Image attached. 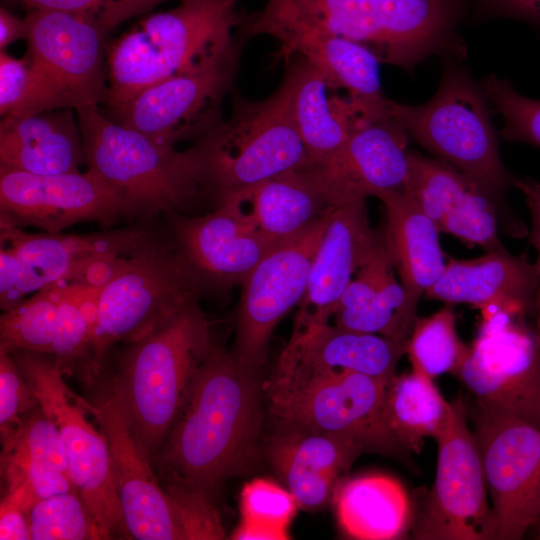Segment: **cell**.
<instances>
[{"instance_id": "4fadbf2b", "label": "cell", "mask_w": 540, "mask_h": 540, "mask_svg": "<svg viewBox=\"0 0 540 540\" xmlns=\"http://www.w3.org/2000/svg\"><path fill=\"white\" fill-rule=\"evenodd\" d=\"M245 38L241 34L230 45L144 89L116 114V122L167 146L202 137L220 123L221 100L234 79Z\"/></svg>"}, {"instance_id": "1f68e13d", "label": "cell", "mask_w": 540, "mask_h": 540, "mask_svg": "<svg viewBox=\"0 0 540 540\" xmlns=\"http://www.w3.org/2000/svg\"><path fill=\"white\" fill-rule=\"evenodd\" d=\"M384 245L357 271L332 314L334 325L406 342L413 325L404 289Z\"/></svg>"}, {"instance_id": "7402d4cb", "label": "cell", "mask_w": 540, "mask_h": 540, "mask_svg": "<svg viewBox=\"0 0 540 540\" xmlns=\"http://www.w3.org/2000/svg\"><path fill=\"white\" fill-rule=\"evenodd\" d=\"M384 243V232L370 225L365 200L332 207L293 328L329 322L353 275Z\"/></svg>"}, {"instance_id": "f907efd6", "label": "cell", "mask_w": 540, "mask_h": 540, "mask_svg": "<svg viewBox=\"0 0 540 540\" xmlns=\"http://www.w3.org/2000/svg\"><path fill=\"white\" fill-rule=\"evenodd\" d=\"M514 186L522 192L530 210V242L538 252L535 266L540 279V181L532 178L515 179Z\"/></svg>"}, {"instance_id": "681fc988", "label": "cell", "mask_w": 540, "mask_h": 540, "mask_svg": "<svg viewBox=\"0 0 540 540\" xmlns=\"http://www.w3.org/2000/svg\"><path fill=\"white\" fill-rule=\"evenodd\" d=\"M0 539H31L27 513L4 497L0 503Z\"/></svg>"}, {"instance_id": "f35d334b", "label": "cell", "mask_w": 540, "mask_h": 540, "mask_svg": "<svg viewBox=\"0 0 540 540\" xmlns=\"http://www.w3.org/2000/svg\"><path fill=\"white\" fill-rule=\"evenodd\" d=\"M31 539H102L96 520L76 490L46 497L27 513Z\"/></svg>"}, {"instance_id": "7a4b0ae2", "label": "cell", "mask_w": 540, "mask_h": 540, "mask_svg": "<svg viewBox=\"0 0 540 540\" xmlns=\"http://www.w3.org/2000/svg\"><path fill=\"white\" fill-rule=\"evenodd\" d=\"M461 0H266L242 27L246 37L296 29L358 42L381 63L406 70L440 53L459 54Z\"/></svg>"}, {"instance_id": "9a60e30c", "label": "cell", "mask_w": 540, "mask_h": 540, "mask_svg": "<svg viewBox=\"0 0 540 540\" xmlns=\"http://www.w3.org/2000/svg\"><path fill=\"white\" fill-rule=\"evenodd\" d=\"M473 416L496 539H521L539 517L540 427L477 408Z\"/></svg>"}, {"instance_id": "d590c367", "label": "cell", "mask_w": 540, "mask_h": 540, "mask_svg": "<svg viewBox=\"0 0 540 540\" xmlns=\"http://www.w3.org/2000/svg\"><path fill=\"white\" fill-rule=\"evenodd\" d=\"M63 284L49 285L2 311L0 349L9 353L28 351L51 355Z\"/></svg>"}, {"instance_id": "277c9868", "label": "cell", "mask_w": 540, "mask_h": 540, "mask_svg": "<svg viewBox=\"0 0 540 540\" xmlns=\"http://www.w3.org/2000/svg\"><path fill=\"white\" fill-rule=\"evenodd\" d=\"M88 169L134 202L142 214H176L211 196L200 139L186 150L156 142L103 115L76 110Z\"/></svg>"}, {"instance_id": "ac0fdd59", "label": "cell", "mask_w": 540, "mask_h": 540, "mask_svg": "<svg viewBox=\"0 0 540 540\" xmlns=\"http://www.w3.org/2000/svg\"><path fill=\"white\" fill-rule=\"evenodd\" d=\"M405 353L404 341L329 322L293 328L287 346L263 381L265 400L292 394L345 371L390 381Z\"/></svg>"}, {"instance_id": "e0dca14e", "label": "cell", "mask_w": 540, "mask_h": 540, "mask_svg": "<svg viewBox=\"0 0 540 540\" xmlns=\"http://www.w3.org/2000/svg\"><path fill=\"white\" fill-rule=\"evenodd\" d=\"M387 380L345 371L317 380L292 394L267 400L280 426L336 435L362 452H404L383 418Z\"/></svg>"}, {"instance_id": "ffe728a7", "label": "cell", "mask_w": 540, "mask_h": 540, "mask_svg": "<svg viewBox=\"0 0 540 540\" xmlns=\"http://www.w3.org/2000/svg\"><path fill=\"white\" fill-rule=\"evenodd\" d=\"M0 230L1 240L13 246L20 262L18 294L22 301L58 282L92 284L105 262L132 256L160 240L150 231L134 227L92 234Z\"/></svg>"}, {"instance_id": "7bdbcfd3", "label": "cell", "mask_w": 540, "mask_h": 540, "mask_svg": "<svg viewBox=\"0 0 540 540\" xmlns=\"http://www.w3.org/2000/svg\"><path fill=\"white\" fill-rule=\"evenodd\" d=\"M173 508L182 540H217L226 534L213 501L184 485L162 484Z\"/></svg>"}, {"instance_id": "9c48e42d", "label": "cell", "mask_w": 540, "mask_h": 540, "mask_svg": "<svg viewBox=\"0 0 540 540\" xmlns=\"http://www.w3.org/2000/svg\"><path fill=\"white\" fill-rule=\"evenodd\" d=\"M27 58L43 111L98 106L108 99L107 37L115 28L88 14L33 9L24 18Z\"/></svg>"}, {"instance_id": "f5cc1de1", "label": "cell", "mask_w": 540, "mask_h": 540, "mask_svg": "<svg viewBox=\"0 0 540 540\" xmlns=\"http://www.w3.org/2000/svg\"><path fill=\"white\" fill-rule=\"evenodd\" d=\"M534 313H535V316H536V331H537V334H538V336L540 338V292H539V295L537 297Z\"/></svg>"}, {"instance_id": "8fae6325", "label": "cell", "mask_w": 540, "mask_h": 540, "mask_svg": "<svg viewBox=\"0 0 540 540\" xmlns=\"http://www.w3.org/2000/svg\"><path fill=\"white\" fill-rule=\"evenodd\" d=\"M477 337L453 374L477 409L524 419L540 427V338L524 315L482 310Z\"/></svg>"}, {"instance_id": "52a82bcc", "label": "cell", "mask_w": 540, "mask_h": 540, "mask_svg": "<svg viewBox=\"0 0 540 540\" xmlns=\"http://www.w3.org/2000/svg\"><path fill=\"white\" fill-rule=\"evenodd\" d=\"M204 285L175 243L158 240L126 258L99 292L93 334L96 371L115 344L138 341L198 304Z\"/></svg>"}, {"instance_id": "30bf717a", "label": "cell", "mask_w": 540, "mask_h": 540, "mask_svg": "<svg viewBox=\"0 0 540 540\" xmlns=\"http://www.w3.org/2000/svg\"><path fill=\"white\" fill-rule=\"evenodd\" d=\"M43 412L56 425L70 479L96 520L102 539L130 538L114 486L106 436L85 417L83 399L66 385L52 355L11 353Z\"/></svg>"}, {"instance_id": "836d02e7", "label": "cell", "mask_w": 540, "mask_h": 540, "mask_svg": "<svg viewBox=\"0 0 540 540\" xmlns=\"http://www.w3.org/2000/svg\"><path fill=\"white\" fill-rule=\"evenodd\" d=\"M451 403L447 402L433 379L412 368L410 373L394 375L386 387L383 402L385 424L404 452L419 453L424 439L443 430Z\"/></svg>"}, {"instance_id": "816d5d0a", "label": "cell", "mask_w": 540, "mask_h": 540, "mask_svg": "<svg viewBox=\"0 0 540 540\" xmlns=\"http://www.w3.org/2000/svg\"><path fill=\"white\" fill-rule=\"evenodd\" d=\"M26 25L24 19H20L6 8L0 9V48L15 42L18 39H25Z\"/></svg>"}, {"instance_id": "5b68a950", "label": "cell", "mask_w": 540, "mask_h": 540, "mask_svg": "<svg viewBox=\"0 0 540 540\" xmlns=\"http://www.w3.org/2000/svg\"><path fill=\"white\" fill-rule=\"evenodd\" d=\"M240 0H181L106 45L107 105L116 115L144 89L230 45Z\"/></svg>"}, {"instance_id": "d6986e66", "label": "cell", "mask_w": 540, "mask_h": 540, "mask_svg": "<svg viewBox=\"0 0 540 540\" xmlns=\"http://www.w3.org/2000/svg\"><path fill=\"white\" fill-rule=\"evenodd\" d=\"M409 139L389 114L366 123L339 150L301 170L333 207L402 191L409 175Z\"/></svg>"}, {"instance_id": "e575fe53", "label": "cell", "mask_w": 540, "mask_h": 540, "mask_svg": "<svg viewBox=\"0 0 540 540\" xmlns=\"http://www.w3.org/2000/svg\"><path fill=\"white\" fill-rule=\"evenodd\" d=\"M100 289L81 282H64L51 353L63 373L78 370L87 381L98 375L92 342Z\"/></svg>"}, {"instance_id": "83f0119b", "label": "cell", "mask_w": 540, "mask_h": 540, "mask_svg": "<svg viewBox=\"0 0 540 540\" xmlns=\"http://www.w3.org/2000/svg\"><path fill=\"white\" fill-rule=\"evenodd\" d=\"M217 206L230 209L273 245L298 236L333 207L301 169L232 194Z\"/></svg>"}, {"instance_id": "ab89813d", "label": "cell", "mask_w": 540, "mask_h": 540, "mask_svg": "<svg viewBox=\"0 0 540 540\" xmlns=\"http://www.w3.org/2000/svg\"><path fill=\"white\" fill-rule=\"evenodd\" d=\"M0 468L5 486L2 497L26 513L46 497L76 490L68 475L27 457L1 453Z\"/></svg>"}, {"instance_id": "7c38bea8", "label": "cell", "mask_w": 540, "mask_h": 540, "mask_svg": "<svg viewBox=\"0 0 540 540\" xmlns=\"http://www.w3.org/2000/svg\"><path fill=\"white\" fill-rule=\"evenodd\" d=\"M448 420L436 437L434 483L412 523L413 538L423 540L496 539V525L481 457L461 398L450 402Z\"/></svg>"}, {"instance_id": "2e32d148", "label": "cell", "mask_w": 540, "mask_h": 540, "mask_svg": "<svg viewBox=\"0 0 540 540\" xmlns=\"http://www.w3.org/2000/svg\"><path fill=\"white\" fill-rule=\"evenodd\" d=\"M329 211L298 236L273 246L241 284L232 354L253 372L265 364L277 324L306 293Z\"/></svg>"}, {"instance_id": "f6af8a7d", "label": "cell", "mask_w": 540, "mask_h": 540, "mask_svg": "<svg viewBox=\"0 0 540 540\" xmlns=\"http://www.w3.org/2000/svg\"><path fill=\"white\" fill-rule=\"evenodd\" d=\"M39 406L38 399L11 353L0 349L1 442L20 426L23 417Z\"/></svg>"}, {"instance_id": "5bb4252c", "label": "cell", "mask_w": 540, "mask_h": 540, "mask_svg": "<svg viewBox=\"0 0 540 540\" xmlns=\"http://www.w3.org/2000/svg\"><path fill=\"white\" fill-rule=\"evenodd\" d=\"M140 215L127 196L88 169L36 175L0 166V227L56 234L80 222L109 226Z\"/></svg>"}, {"instance_id": "d6a6232c", "label": "cell", "mask_w": 540, "mask_h": 540, "mask_svg": "<svg viewBox=\"0 0 540 540\" xmlns=\"http://www.w3.org/2000/svg\"><path fill=\"white\" fill-rule=\"evenodd\" d=\"M332 499L338 524L350 538L399 539L412 527L409 496L390 476L367 474L340 481Z\"/></svg>"}, {"instance_id": "603a6c76", "label": "cell", "mask_w": 540, "mask_h": 540, "mask_svg": "<svg viewBox=\"0 0 540 540\" xmlns=\"http://www.w3.org/2000/svg\"><path fill=\"white\" fill-rule=\"evenodd\" d=\"M404 191L439 232L485 251L505 248L498 235L495 199L478 182L447 163L410 151Z\"/></svg>"}, {"instance_id": "bcb514c9", "label": "cell", "mask_w": 540, "mask_h": 540, "mask_svg": "<svg viewBox=\"0 0 540 540\" xmlns=\"http://www.w3.org/2000/svg\"><path fill=\"white\" fill-rule=\"evenodd\" d=\"M33 9H46L99 17L114 27L167 0H14Z\"/></svg>"}, {"instance_id": "7dc6e473", "label": "cell", "mask_w": 540, "mask_h": 540, "mask_svg": "<svg viewBox=\"0 0 540 540\" xmlns=\"http://www.w3.org/2000/svg\"><path fill=\"white\" fill-rule=\"evenodd\" d=\"M20 262L13 246L1 240L0 248V307L9 310L22 300L18 294Z\"/></svg>"}, {"instance_id": "ba28073f", "label": "cell", "mask_w": 540, "mask_h": 540, "mask_svg": "<svg viewBox=\"0 0 540 540\" xmlns=\"http://www.w3.org/2000/svg\"><path fill=\"white\" fill-rule=\"evenodd\" d=\"M200 140L216 205L232 194L301 169L309 162L280 87L263 100L236 99L231 117Z\"/></svg>"}, {"instance_id": "3957f363", "label": "cell", "mask_w": 540, "mask_h": 540, "mask_svg": "<svg viewBox=\"0 0 540 540\" xmlns=\"http://www.w3.org/2000/svg\"><path fill=\"white\" fill-rule=\"evenodd\" d=\"M127 345L111 387L153 466L214 344L209 323L196 304Z\"/></svg>"}, {"instance_id": "484cf974", "label": "cell", "mask_w": 540, "mask_h": 540, "mask_svg": "<svg viewBox=\"0 0 540 540\" xmlns=\"http://www.w3.org/2000/svg\"><path fill=\"white\" fill-rule=\"evenodd\" d=\"M540 292L535 264L505 248L472 259L449 258L440 279L424 294L445 304L499 308L525 315L534 312Z\"/></svg>"}, {"instance_id": "db71d44e", "label": "cell", "mask_w": 540, "mask_h": 540, "mask_svg": "<svg viewBox=\"0 0 540 540\" xmlns=\"http://www.w3.org/2000/svg\"><path fill=\"white\" fill-rule=\"evenodd\" d=\"M536 525L539 527L540 530V487H539V517Z\"/></svg>"}, {"instance_id": "4316f807", "label": "cell", "mask_w": 540, "mask_h": 540, "mask_svg": "<svg viewBox=\"0 0 540 540\" xmlns=\"http://www.w3.org/2000/svg\"><path fill=\"white\" fill-rule=\"evenodd\" d=\"M362 453L342 437L286 426H280L266 447L270 466L306 510L333 498L343 474Z\"/></svg>"}, {"instance_id": "c3c4849f", "label": "cell", "mask_w": 540, "mask_h": 540, "mask_svg": "<svg viewBox=\"0 0 540 540\" xmlns=\"http://www.w3.org/2000/svg\"><path fill=\"white\" fill-rule=\"evenodd\" d=\"M488 11L540 27V0H483Z\"/></svg>"}, {"instance_id": "d4e9b609", "label": "cell", "mask_w": 540, "mask_h": 540, "mask_svg": "<svg viewBox=\"0 0 540 540\" xmlns=\"http://www.w3.org/2000/svg\"><path fill=\"white\" fill-rule=\"evenodd\" d=\"M175 245L204 284H242L275 245L225 206L202 216L170 214Z\"/></svg>"}, {"instance_id": "8992f818", "label": "cell", "mask_w": 540, "mask_h": 540, "mask_svg": "<svg viewBox=\"0 0 540 540\" xmlns=\"http://www.w3.org/2000/svg\"><path fill=\"white\" fill-rule=\"evenodd\" d=\"M486 100L481 85L465 70L448 67L429 101L407 105L390 100L388 111L410 138L474 179L497 202L515 179L501 159Z\"/></svg>"}, {"instance_id": "60d3db41", "label": "cell", "mask_w": 540, "mask_h": 540, "mask_svg": "<svg viewBox=\"0 0 540 540\" xmlns=\"http://www.w3.org/2000/svg\"><path fill=\"white\" fill-rule=\"evenodd\" d=\"M480 85L487 100L502 116L499 135L506 141L540 148V99L520 94L507 79L497 75L484 77Z\"/></svg>"}, {"instance_id": "cb8c5ba5", "label": "cell", "mask_w": 540, "mask_h": 540, "mask_svg": "<svg viewBox=\"0 0 540 540\" xmlns=\"http://www.w3.org/2000/svg\"><path fill=\"white\" fill-rule=\"evenodd\" d=\"M286 61L288 68L279 87L286 97L309 162L333 154L360 127L388 116L387 112L348 95H333L334 89L322 73L305 58L295 55Z\"/></svg>"}, {"instance_id": "f546056e", "label": "cell", "mask_w": 540, "mask_h": 540, "mask_svg": "<svg viewBox=\"0 0 540 540\" xmlns=\"http://www.w3.org/2000/svg\"><path fill=\"white\" fill-rule=\"evenodd\" d=\"M72 110L3 117L0 166L36 175L80 172L86 156Z\"/></svg>"}, {"instance_id": "74e56055", "label": "cell", "mask_w": 540, "mask_h": 540, "mask_svg": "<svg viewBox=\"0 0 540 540\" xmlns=\"http://www.w3.org/2000/svg\"><path fill=\"white\" fill-rule=\"evenodd\" d=\"M298 504L287 488L274 481L257 478L241 492V521L232 539H287L288 526Z\"/></svg>"}, {"instance_id": "f1b7e54d", "label": "cell", "mask_w": 540, "mask_h": 540, "mask_svg": "<svg viewBox=\"0 0 540 540\" xmlns=\"http://www.w3.org/2000/svg\"><path fill=\"white\" fill-rule=\"evenodd\" d=\"M386 211L387 247L404 289L408 315L417 319L419 300L442 276L446 263L439 231L404 190L376 196Z\"/></svg>"}, {"instance_id": "44dd1931", "label": "cell", "mask_w": 540, "mask_h": 540, "mask_svg": "<svg viewBox=\"0 0 540 540\" xmlns=\"http://www.w3.org/2000/svg\"><path fill=\"white\" fill-rule=\"evenodd\" d=\"M106 436L114 486L130 538L182 540L170 500L129 425L113 388L93 404L83 399Z\"/></svg>"}, {"instance_id": "ee69618b", "label": "cell", "mask_w": 540, "mask_h": 540, "mask_svg": "<svg viewBox=\"0 0 540 540\" xmlns=\"http://www.w3.org/2000/svg\"><path fill=\"white\" fill-rule=\"evenodd\" d=\"M44 112L37 84L27 58H14L0 52V113L6 116H30Z\"/></svg>"}, {"instance_id": "6da1fadb", "label": "cell", "mask_w": 540, "mask_h": 540, "mask_svg": "<svg viewBox=\"0 0 540 540\" xmlns=\"http://www.w3.org/2000/svg\"><path fill=\"white\" fill-rule=\"evenodd\" d=\"M264 400L260 373L214 346L153 462L159 476L213 501L227 480L246 473L254 463Z\"/></svg>"}, {"instance_id": "b9f144b4", "label": "cell", "mask_w": 540, "mask_h": 540, "mask_svg": "<svg viewBox=\"0 0 540 540\" xmlns=\"http://www.w3.org/2000/svg\"><path fill=\"white\" fill-rule=\"evenodd\" d=\"M1 444V453L23 456L45 463L70 477L58 428L43 412L40 405L26 414L17 430Z\"/></svg>"}, {"instance_id": "4dcf8cb0", "label": "cell", "mask_w": 540, "mask_h": 540, "mask_svg": "<svg viewBox=\"0 0 540 540\" xmlns=\"http://www.w3.org/2000/svg\"><path fill=\"white\" fill-rule=\"evenodd\" d=\"M277 58L301 56L312 63L334 90H346L352 99L379 110H387L389 99L381 89L377 56L350 39L311 29L284 31Z\"/></svg>"}, {"instance_id": "8d00e7d4", "label": "cell", "mask_w": 540, "mask_h": 540, "mask_svg": "<svg viewBox=\"0 0 540 540\" xmlns=\"http://www.w3.org/2000/svg\"><path fill=\"white\" fill-rule=\"evenodd\" d=\"M468 352L456 330L451 304L430 316L416 319L406 341V354L412 368L432 379L444 373L454 374Z\"/></svg>"}]
</instances>
